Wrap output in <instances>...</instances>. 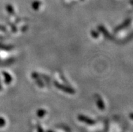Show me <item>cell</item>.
<instances>
[{
    "label": "cell",
    "instance_id": "6",
    "mask_svg": "<svg viewBox=\"0 0 133 132\" xmlns=\"http://www.w3.org/2000/svg\"><path fill=\"white\" fill-rule=\"evenodd\" d=\"M39 5H40V2H35L32 3V8H34L35 10H37L39 8Z\"/></svg>",
    "mask_w": 133,
    "mask_h": 132
},
{
    "label": "cell",
    "instance_id": "3",
    "mask_svg": "<svg viewBox=\"0 0 133 132\" xmlns=\"http://www.w3.org/2000/svg\"><path fill=\"white\" fill-rule=\"evenodd\" d=\"M96 103L100 109H104V105L103 103V101L99 96H96Z\"/></svg>",
    "mask_w": 133,
    "mask_h": 132
},
{
    "label": "cell",
    "instance_id": "2",
    "mask_svg": "<svg viewBox=\"0 0 133 132\" xmlns=\"http://www.w3.org/2000/svg\"><path fill=\"white\" fill-rule=\"evenodd\" d=\"M78 119H80L81 121H83V122H85V123H87L89 124H93L95 123V121L92 119H89V118H88V117H85V116H83V115H80L78 117Z\"/></svg>",
    "mask_w": 133,
    "mask_h": 132
},
{
    "label": "cell",
    "instance_id": "8",
    "mask_svg": "<svg viewBox=\"0 0 133 132\" xmlns=\"http://www.w3.org/2000/svg\"><path fill=\"white\" fill-rule=\"evenodd\" d=\"M5 124V121L3 118H0V126H3Z\"/></svg>",
    "mask_w": 133,
    "mask_h": 132
},
{
    "label": "cell",
    "instance_id": "4",
    "mask_svg": "<svg viewBox=\"0 0 133 132\" xmlns=\"http://www.w3.org/2000/svg\"><path fill=\"white\" fill-rule=\"evenodd\" d=\"M3 75H4V78H5V83L7 84H10L11 81L12 80V78L10 76V75L8 73H5V72H3Z\"/></svg>",
    "mask_w": 133,
    "mask_h": 132
},
{
    "label": "cell",
    "instance_id": "7",
    "mask_svg": "<svg viewBox=\"0 0 133 132\" xmlns=\"http://www.w3.org/2000/svg\"><path fill=\"white\" fill-rule=\"evenodd\" d=\"M7 10H8V12L10 13H12V14H14V9L12 6H10V5H8V6L7 7Z\"/></svg>",
    "mask_w": 133,
    "mask_h": 132
},
{
    "label": "cell",
    "instance_id": "1",
    "mask_svg": "<svg viewBox=\"0 0 133 132\" xmlns=\"http://www.w3.org/2000/svg\"><path fill=\"white\" fill-rule=\"evenodd\" d=\"M54 85L56 86L57 88L62 90L64 92H66L68 94H74V90H73L72 88H70L68 87V86H64L62 85V84H59V83H57V82H55V83H54Z\"/></svg>",
    "mask_w": 133,
    "mask_h": 132
},
{
    "label": "cell",
    "instance_id": "5",
    "mask_svg": "<svg viewBox=\"0 0 133 132\" xmlns=\"http://www.w3.org/2000/svg\"><path fill=\"white\" fill-rule=\"evenodd\" d=\"M45 110H43V109H41L37 111V115L39 116V117H43L45 115Z\"/></svg>",
    "mask_w": 133,
    "mask_h": 132
}]
</instances>
